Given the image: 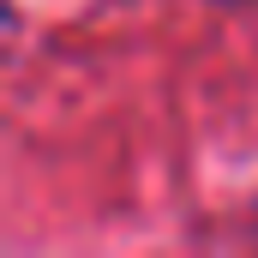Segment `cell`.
<instances>
[{
  "instance_id": "cell-1",
  "label": "cell",
  "mask_w": 258,
  "mask_h": 258,
  "mask_svg": "<svg viewBox=\"0 0 258 258\" xmlns=\"http://www.w3.org/2000/svg\"><path fill=\"white\" fill-rule=\"evenodd\" d=\"M210 6H252V0H210Z\"/></svg>"
}]
</instances>
